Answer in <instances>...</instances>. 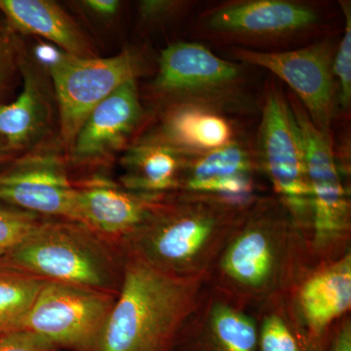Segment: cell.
<instances>
[{
	"label": "cell",
	"mask_w": 351,
	"mask_h": 351,
	"mask_svg": "<svg viewBox=\"0 0 351 351\" xmlns=\"http://www.w3.org/2000/svg\"><path fill=\"white\" fill-rule=\"evenodd\" d=\"M317 21L315 11L284 0H253L217 9L208 18L215 31L272 36L300 31Z\"/></svg>",
	"instance_id": "12"
},
{
	"label": "cell",
	"mask_w": 351,
	"mask_h": 351,
	"mask_svg": "<svg viewBox=\"0 0 351 351\" xmlns=\"http://www.w3.org/2000/svg\"><path fill=\"white\" fill-rule=\"evenodd\" d=\"M0 351H58V348L36 332L21 329L0 335Z\"/></svg>",
	"instance_id": "26"
},
{
	"label": "cell",
	"mask_w": 351,
	"mask_h": 351,
	"mask_svg": "<svg viewBox=\"0 0 351 351\" xmlns=\"http://www.w3.org/2000/svg\"><path fill=\"white\" fill-rule=\"evenodd\" d=\"M166 144L177 151L210 152L232 142L230 123L221 115L196 107L177 108L164 122Z\"/></svg>",
	"instance_id": "17"
},
{
	"label": "cell",
	"mask_w": 351,
	"mask_h": 351,
	"mask_svg": "<svg viewBox=\"0 0 351 351\" xmlns=\"http://www.w3.org/2000/svg\"><path fill=\"white\" fill-rule=\"evenodd\" d=\"M178 6L174 1H143L140 4V12L144 19L154 20L164 17L175 10Z\"/></svg>",
	"instance_id": "28"
},
{
	"label": "cell",
	"mask_w": 351,
	"mask_h": 351,
	"mask_svg": "<svg viewBox=\"0 0 351 351\" xmlns=\"http://www.w3.org/2000/svg\"><path fill=\"white\" fill-rule=\"evenodd\" d=\"M83 5L97 15L110 17L119 11L120 2L117 0H86L83 1Z\"/></svg>",
	"instance_id": "29"
},
{
	"label": "cell",
	"mask_w": 351,
	"mask_h": 351,
	"mask_svg": "<svg viewBox=\"0 0 351 351\" xmlns=\"http://www.w3.org/2000/svg\"><path fill=\"white\" fill-rule=\"evenodd\" d=\"M117 295L46 281L21 329L57 348L97 351Z\"/></svg>",
	"instance_id": "4"
},
{
	"label": "cell",
	"mask_w": 351,
	"mask_h": 351,
	"mask_svg": "<svg viewBox=\"0 0 351 351\" xmlns=\"http://www.w3.org/2000/svg\"><path fill=\"white\" fill-rule=\"evenodd\" d=\"M47 64L56 92L61 137L69 147L90 112L117 88L135 80L142 66L130 50L108 58L57 52Z\"/></svg>",
	"instance_id": "3"
},
{
	"label": "cell",
	"mask_w": 351,
	"mask_h": 351,
	"mask_svg": "<svg viewBox=\"0 0 351 351\" xmlns=\"http://www.w3.org/2000/svg\"><path fill=\"white\" fill-rule=\"evenodd\" d=\"M235 55L244 63L267 69L287 83L314 125L330 135L335 108L331 43L323 41L285 52L237 49Z\"/></svg>",
	"instance_id": "6"
},
{
	"label": "cell",
	"mask_w": 351,
	"mask_h": 351,
	"mask_svg": "<svg viewBox=\"0 0 351 351\" xmlns=\"http://www.w3.org/2000/svg\"><path fill=\"white\" fill-rule=\"evenodd\" d=\"M15 154L16 152L8 147L5 141L0 138V169L5 167L7 164L13 161V156H15Z\"/></svg>",
	"instance_id": "31"
},
{
	"label": "cell",
	"mask_w": 351,
	"mask_h": 351,
	"mask_svg": "<svg viewBox=\"0 0 351 351\" xmlns=\"http://www.w3.org/2000/svg\"><path fill=\"white\" fill-rule=\"evenodd\" d=\"M45 282L0 260V335L21 330Z\"/></svg>",
	"instance_id": "20"
},
{
	"label": "cell",
	"mask_w": 351,
	"mask_h": 351,
	"mask_svg": "<svg viewBox=\"0 0 351 351\" xmlns=\"http://www.w3.org/2000/svg\"><path fill=\"white\" fill-rule=\"evenodd\" d=\"M142 112L136 80L117 88L83 122L71 145L73 160L97 162L110 156L124 144Z\"/></svg>",
	"instance_id": "9"
},
{
	"label": "cell",
	"mask_w": 351,
	"mask_h": 351,
	"mask_svg": "<svg viewBox=\"0 0 351 351\" xmlns=\"http://www.w3.org/2000/svg\"><path fill=\"white\" fill-rule=\"evenodd\" d=\"M258 154L276 193L299 219L311 217L306 156L291 104L277 90L267 95L258 135Z\"/></svg>",
	"instance_id": "5"
},
{
	"label": "cell",
	"mask_w": 351,
	"mask_h": 351,
	"mask_svg": "<svg viewBox=\"0 0 351 351\" xmlns=\"http://www.w3.org/2000/svg\"><path fill=\"white\" fill-rule=\"evenodd\" d=\"M43 221L38 215L0 207V260L19 246Z\"/></svg>",
	"instance_id": "23"
},
{
	"label": "cell",
	"mask_w": 351,
	"mask_h": 351,
	"mask_svg": "<svg viewBox=\"0 0 351 351\" xmlns=\"http://www.w3.org/2000/svg\"><path fill=\"white\" fill-rule=\"evenodd\" d=\"M197 284L128 252L97 351H170Z\"/></svg>",
	"instance_id": "1"
},
{
	"label": "cell",
	"mask_w": 351,
	"mask_h": 351,
	"mask_svg": "<svg viewBox=\"0 0 351 351\" xmlns=\"http://www.w3.org/2000/svg\"><path fill=\"white\" fill-rule=\"evenodd\" d=\"M258 346L261 351H301L294 335L278 316L265 321Z\"/></svg>",
	"instance_id": "25"
},
{
	"label": "cell",
	"mask_w": 351,
	"mask_h": 351,
	"mask_svg": "<svg viewBox=\"0 0 351 351\" xmlns=\"http://www.w3.org/2000/svg\"><path fill=\"white\" fill-rule=\"evenodd\" d=\"M302 313L314 336L351 306V257L346 255L304 284L300 295Z\"/></svg>",
	"instance_id": "16"
},
{
	"label": "cell",
	"mask_w": 351,
	"mask_h": 351,
	"mask_svg": "<svg viewBox=\"0 0 351 351\" xmlns=\"http://www.w3.org/2000/svg\"><path fill=\"white\" fill-rule=\"evenodd\" d=\"M345 15V32L332 60V73L339 83L341 107L348 108L351 101V10L350 4L341 2Z\"/></svg>",
	"instance_id": "24"
},
{
	"label": "cell",
	"mask_w": 351,
	"mask_h": 351,
	"mask_svg": "<svg viewBox=\"0 0 351 351\" xmlns=\"http://www.w3.org/2000/svg\"><path fill=\"white\" fill-rule=\"evenodd\" d=\"M114 240L68 219H44L1 261L50 282L117 295L123 274Z\"/></svg>",
	"instance_id": "2"
},
{
	"label": "cell",
	"mask_w": 351,
	"mask_h": 351,
	"mask_svg": "<svg viewBox=\"0 0 351 351\" xmlns=\"http://www.w3.org/2000/svg\"><path fill=\"white\" fill-rule=\"evenodd\" d=\"M274 252L265 233L252 230L240 235L226 252L223 267L237 282L257 287L267 280Z\"/></svg>",
	"instance_id": "19"
},
{
	"label": "cell",
	"mask_w": 351,
	"mask_h": 351,
	"mask_svg": "<svg viewBox=\"0 0 351 351\" xmlns=\"http://www.w3.org/2000/svg\"><path fill=\"white\" fill-rule=\"evenodd\" d=\"M306 156L315 241L325 246L339 239L350 223V203L332 152L330 135L320 131L297 101L290 103Z\"/></svg>",
	"instance_id": "7"
},
{
	"label": "cell",
	"mask_w": 351,
	"mask_h": 351,
	"mask_svg": "<svg viewBox=\"0 0 351 351\" xmlns=\"http://www.w3.org/2000/svg\"><path fill=\"white\" fill-rule=\"evenodd\" d=\"M0 202L40 217L78 223L76 186L53 154L23 157L0 169Z\"/></svg>",
	"instance_id": "8"
},
{
	"label": "cell",
	"mask_w": 351,
	"mask_h": 351,
	"mask_svg": "<svg viewBox=\"0 0 351 351\" xmlns=\"http://www.w3.org/2000/svg\"><path fill=\"white\" fill-rule=\"evenodd\" d=\"M211 324L219 350L257 351V329L243 314L230 307L217 306L212 315Z\"/></svg>",
	"instance_id": "22"
},
{
	"label": "cell",
	"mask_w": 351,
	"mask_h": 351,
	"mask_svg": "<svg viewBox=\"0 0 351 351\" xmlns=\"http://www.w3.org/2000/svg\"><path fill=\"white\" fill-rule=\"evenodd\" d=\"M17 64V48L10 29L0 24V100L11 82Z\"/></svg>",
	"instance_id": "27"
},
{
	"label": "cell",
	"mask_w": 351,
	"mask_h": 351,
	"mask_svg": "<svg viewBox=\"0 0 351 351\" xmlns=\"http://www.w3.org/2000/svg\"><path fill=\"white\" fill-rule=\"evenodd\" d=\"M0 12L16 31L43 38L73 56L96 57L84 32L55 2L0 0Z\"/></svg>",
	"instance_id": "14"
},
{
	"label": "cell",
	"mask_w": 351,
	"mask_h": 351,
	"mask_svg": "<svg viewBox=\"0 0 351 351\" xmlns=\"http://www.w3.org/2000/svg\"><path fill=\"white\" fill-rule=\"evenodd\" d=\"M22 69L23 87L15 100L0 104V138L18 152L38 140L49 121V104L36 71Z\"/></svg>",
	"instance_id": "15"
},
{
	"label": "cell",
	"mask_w": 351,
	"mask_h": 351,
	"mask_svg": "<svg viewBox=\"0 0 351 351\" xmlns=\"http://www.w3.org/2000/svg\"><path fill=\"white\" fill-rule=\"evenodd\" d=\"M165 144H144L129 149L122 159L124 186L135 191L160 193L177 186L181 154Z\"/></svg>",
	"instance_id": "18"
},
{
	"label": "cell",
	"mask_w": 351,
	"mask_h": 351,
	"mask_svg": "<svg viewBox=\"0 0 351 351\" xmlns=\"http://www.w3.org/2000/svg\"><path fill=\"white\" fill-rule=\"evenodd\" d=\"M213 228V219L205 215H171L149 228L144 237H141L140 247L130 252L169 271L197 255L211 237Z\"/></svg>",
	"instance_id": "13"
},
{
	"label": "cell",
	"mask_w": 351,
	"mask_h": 351,
	"mask_svg": "<svg viewBox=\"0 0 351 351\" xmlns=\"http://www.w3.org/2000/svg\"><path fill=\"white\" fill-rule=\"evenodd\" d=\"M329 351H351V327L346 322L332 341Z\"/></svg>",
	"instance_id": "30"
},
{
	"label": "cell",
	"mask_w": 351,
	"mask_h": 351,
	"mask_svg": "<svg viewBox=\"0 0 351 351\" xmlns=\"http://www.w3.org/2000/svg\"><path fill=\"white\" fill-rule=\"evenodd\" d=\"M237 64L198 43H178L162 50L154 86L169 95H199L230 86L239 78Z\"/></svg>",
	"instance_id": "10"
},
{
	"label": "cell",
	"mask_w": 351,
	"mask_h": 351,
	"mask_svg": "<svg viewBox=\"0 0 351 351\" xmlns=\"http://www.w3.org/2000/svg\"><path fill=\"white\" fill-rule=\"evenodd\" d=\"M76 209L78 223L114 241L135 232L151 216L147 201L104 181L76 186Z\"/></svg>",
	"instance_id": "11"
},
{
	"label": "cell",
	"mask_w": 351,
	"mask_h": 351,
	"mask_svg": "<svg viewBox=\"0 0 351 351\" xmlns=\"http://www.w3.org/2000/svg\"><path fill=\"white\" fill-rule=\"evenodd\" d=\"M250 168L248 152L232 141L219 149L205 152L193 163L186 188L196 193H210L221 182L248 175Z\"/></svg>",
	"instance_id": "21"
}]
</instances>
